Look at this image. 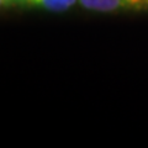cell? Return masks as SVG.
<instances>
[{"instance_id": "obj_1", "label": "cell", "mask_w": 148, "mask_h": 148, "mask_svg": "<svg viewBox=\"0 0 148 148\" xmlns=\"http://www.w3.org/2000/svg\"><path fill=\"white\" fill-rule=\"evenodd\" d=\"M79 9L100 15L148 14V0H79Z\"/></svg>"}, {"instance_id": "obj_2", "label": "cell", "mask_w": 148, "mask_h": 148, "mask_svg": "<svg viewBox=\"0 0 148 148\" xmlns=\"http://www.w3.org/2000/svg\"><path fill=\"white\" fill-rule=\"evenodd\" d=\"M0 8L5 11L66 14L79 8V0H0Z\"/></svg>"}]
</instances>
